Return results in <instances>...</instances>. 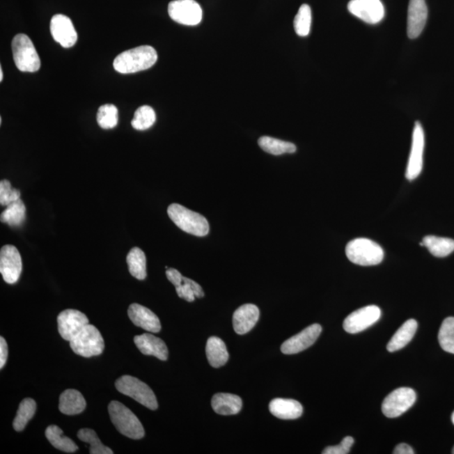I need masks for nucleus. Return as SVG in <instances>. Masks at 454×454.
I'll list each match as a JSON object with an SVG mask.
<instances>
[{"label": "nucleus", "instance_id": "79ce46f5", "mask_svg": "<svg viewBox=\"0 0 454 454\" xmlns=\"http://www.w3.org/2000/svg\"><path fill=\"white\" fill-rule=\"evenodd\" d=\"M395 454H413L415 453L414 450L411 447L410 445L407 444H400L398 446H396L394 449Z\"/></svg>", "mask_w": 454, "mask_h": 454}, {"label": "nucleus", "instance_id": "e433bc0d", "mask_svg": "<svg viewBox=\"0 0 454 454\" xmlns=\"http://www.w3.org/2000/svg\"><path fill=\"white\" fill-rule=\"evenodd\" d=\"M311 26V10L308 5H303L299 8L294 20L295 32L299 36L309 35Z\"/></svg>", "mask_w": 454, "mask_h": 454}, {"label": "nucleus", "instance_id": "f257e3e1", "mask_svg": "<svg viewBox=\"0 0 454 454\" xmlns=\"http://www.w3.org/2000/svg\"><path fill=\"white\" fill-rule=\"evenodd\" d=\"M157 61V54L152 47L141 46L117 56L113 66L120 74H134L148 70Z\"/></svg>", "mask_w": 454, "mask_h": 454}, {"label": "nucleus", "instance_id": "4be33fe9", "mask_svg": "<svg viewBox=\"0 0 454 454\" xmlns=\"http://www.w3.org/2000/svg\"><path fill=\"white\" fill-rule=\"evenodd\" d=\"M212 407L219 415H237L242 410V400L236 395L220 393L213 396Z\"/></svg>", "mask_w": 454, "mask_h": 454}, {"label": "nucleus", "instance_id": "dca6fc26", "mask_svg": "<svg viewBox=\"0 0 454 454\" xmlns=\"http://www.w3.org/2000/svg\"><path fill=\"white\" fill-rule=\"evenodd\" d=\"M52 38L64 48L74 47L78 40V34L72 20L64 15H55L50 25Z\"/></svg>", "mask_w": 454, "mask_h": 454}, {"label": "nucleus", "instance_id": "cd10ccee", "mask_svg": "<svg viewBox=\"0 0 454 454\" xmlns=\"http://www.w3.org/2000/svg\"><path fill=\"white\" fill-rule=\"evenodd\" d=\"M46 437L51 444L61 451L72 453L79 450L78 446L70 437L63 435V430L58 425H49L46 430Z\"/></svg>", "mask_w": 454, "mask_h": 454}, {"label": "nucleus", "instance_id": "a211bd4d", "mask_svg": "<svg viewBox=\"0 0 454 454\" xmlns=\"http://www.w3.org/2000/svg\"><path fill=\"white\" fill-rule=\"evenodd\" d=\"M128 316L134 325L143 328V329L157 334L161 331V323L157 315L151 310L139 304H132L129 306Z\"/></svg>", "mask_w": 454, "mask_h": 454}, {"label": "nucleus", "instance_id": "bb28decb", "mask_svg": "<svg viewBox=\"0 0 454 454\" xmlns=\"http://www.w3.org/2000/svg\"><path fill=\"white\" fill-rule=\"evenodd\" d=\"M423 246L437 258L447 257L454 252V240L451 238L427 236L423 238Z\"/></svg>", "mask_w": 454, "mask_h": 454}, {"label": "nucleus", "instance_id": "a878e982", "mask_svg": "<svg viewBox=\"0 0 454 454\" xmlns=\"http://www.w3.org/2000/svg\"><path fill=\"white\" fill-rule=\"evenodd\" d=\"M130 274L134 278L144 281L147 278V258L143 250L139 247H133L127 257Z\"/></svg>", "mask_w": 454, "mask_h": 454}, {"label": "nucleus", "instance_id": "58836bf2", "mask_svg": "<svg viewBox=\"0 0 454 454\" xmlns=\"http://www.w3.org/2000/svg\"><path fill=\"white\" fill-rule=\"evenodd\" d=\"M354 444L352 437H344L340 444L336 446H330L324 449L323 454H347L350 453L351 448Z\"/></svg>", "mask_w": 454, "mask_h": 454}, {"label": "nucleus", "instance_id": "7c9ffc66", "mask_svg": "<svg viewBox=\"0 0 454 454\" xmlns=\"http://www.w3.org/2000/svg\"><path fill=\"white\" fill-rule=\"evenodd\" d=\"M36 411V403L33 399L26 398L22 401L14 420L13 427L15 431L22 432L26 425L34 416Z\"/></svg>", "mask_w": 454, "mask_h": 454}, {"label": "nucleus", "instance_id": "1a4fd4ad", "mask_svg": "<svg viewBox=\"0 0 454 454\" xmlns=\"http://www.w3.org/2000/svg\"><path fill=\"white\" fill-rule=\"evenodd\" d=\"M169 15L174 22L185 26H196L202 19L201 7L194 0H174L170 2Z\"/></svg>", "mask_w": 454, "mask_h": 454}, {"label": "nucleus", "instance_id": "c03bdc74", "mask_svg": "<svg viewBox=\"0 0 454 454\" xmlns=\"http://www.w3.org/2000/svg\"><path fill=\"white\" fill-rule=\"evenodd\" d=\"M452 421H453V423L454 424V412L453 413V415H452Z\"/></svg>", "mask_w": 454, "mask_h": 454}, {"label": "nucleus", "instance_id": "a19ab883", "mask_svg": "<svg viewBox=\"0 0 454 454\" xmlns=\"http://www.w3.org/2000/svg\"><path fill=\"white\" fill-rule=\"evenodd\" d=\"M8 359V346L5 338H0V368L6 366Z\"/></svg>", "mask_w": 454, "mask_h": 454}, {"label": "nucleus", "instance_id": "7ed1b4c3", "mask_svg": "<svg viewBox=\"0 0 454 454\" xmlns=\"http://www.w3.org/2000/svg\"><path fill=\"white\" fill-rule=\"evenodd\" d=\"M168 214L174 224L185 233L196 237H205L210 232L209 222L206 218L183 205H170Z\"/></svg>", "mask_w": 454, "mask_h": 454}, {"label": "nucleus", "instance_id": "f704fd0d", "mask_svg": "<svg viewBox=\"0 0 454 454\" xmlns=\"http://www.w3.org/2000/svg\"><path fill=\"white\" fill-rule=\"evenodd\" d=\"M97 123L105 130L115 128L118 124V109L111 104L102 105L97 113Z\"/></svg>", "mask_w": 454, "mask_h": 454}, {"label": "nucleus", "instance_id": "c85d7f7f", "mask_svg": "<svg viewBox=\"0 0 454 454\" xmlns=\"http://www.w3.org/2000/svg\"><path fill=\"white\" fill-rule=\"evenodd\" d=\"M26 205L24 202L19 198L9 205L1 214L0 220L10 226H19L23 224L26 219Z\"/></svg>", "mask_w": 454, "mask_h": 454}, {"label": "nucleus", "instance_id": "f3484780", "mask_svg": "<svg viewBox=\"0 0 454 454\" xmlns=\"http://www.w3.org/2000/svg\"><path fill=\"white\" fill-rule=\"evenodd\" d=\"M428 10L425 0H410L408 7L407 35L416 39L423 32L427 23Z\"/></svg>", "mask_w": 454, "mask_h": 454}, {"label": "nucleus", "instance_id": "c9c22d12", "mask_svg": "<svg viewBox=\"0 0 454 454\" xmlns=\"http://www.w3.org/2000/svg\"><path fill=\"white\" fill-rule=\"evenodd\" d=\"M440 346L445 352L454 354V318L444 320L439 334Z\"/></svg>", "mask_w": 454, "mask_h": 454}, {"label": "nucleus", "instance_id": "c756f323", "mask_svg": "<svg viewBox=\"0 0 454 454\" xmlns=\"http://www.w3.org/2000/svg\"><path fill=\"white\" fill-rule=\"evenodd\" d=\"M258 145L263 151L275 156L282 155L285 153H294L297 151L295 144L269 136H263L259 139Z\"/></svg>", "mask_w": 454, "mask_h": 454}, {"label": "nucleus", "instance_id": "6e6552de", "mask_svg": "<svg viewBox=\"0 0 454 454\" xmlns=\"http://www.w3.org/2000/svg\"><path fill=\"white\" fill-rule=\"evenodd\" d=\"M416 400V392L412 389H396L383 401L382 412L389 418H396L407 412Z\"/></svg>", "mask_w": 454, "mask_h": 454}, {"label": "nucleus", "instance_id": "a18cd8bd", "mask_svg": "<svg viewBox=\"0 0 454 454\" xmlns=\"http://www.w3.org/2000/svg\"><path fill=\"white\" fill-rule=\"evenodd\" d=\"M452 453L454 454V447H453V452H452Z\"/></svg>", "mask_w": 454, "mask_h": 454}, {"label": "nucleus", "instance_id": "0eeeda50", "mask_svg": "<svg viewBox=\"0 0 454 454\" xmlns=\"http://www.w3.org/2000/svg\"><path fill=\"white\" fill-rule=\"evenodd\" d=\"M72 350L76 354L91 358L99 356L104 352V342L102 335L95 326L88 324L79 334L70 340Z\"/></svg>", "mask_w": 454, "mask_h": 454}, {"label": "nucleus", "instance_id": "4c0bfd02", "mask_svg": "<svg viewBox=\"0 0 454 454\" xmlns=\"http://www.w3.org/2000/svg\"><path fill=\"white\" fill-rule=\"evenodd\" d=\"M20 198V191L12 188L10 182L3 180L0 182V205L7 206Z\"/></svg>", "mask_w": 454, "mask_h": 454}, {"label": "nucleus", "instance_id": "39448f33", "mask_svg": "<svg viewBox=\"0 0 454 454\" xmlns=\"http://www.w3.org/2000/svg\"><path fill=\"white\" fill-rule=\"evenodd\" d=\"M11 47L15 66L19 71L35 72L40 70V60L30 38L25 34L16 35Z\"/></svg>", "mask_w": 454, "mask_h": 454}, {"label": "nucleus", "instance_id": "37998d69", "mask_svg": "<svg viewBox=\"0 0 454 454\" xmlns=\"http://www.w3.org/2000/svg\"><path fill=\"white\" fill-rule=\"evenodd\" d=\"M3 70L2 68H0V81H3Z\"/></svg>", "mask_w": 454, "mask_h": 454}, {"label": "nucleus", "instance_id": "f8f14e48", "mask_svg": "<svg viewBox=\"0 0 454 454\" xmlns=\"http://www.w3.org/2000/svg\"><path fill=\"white\" fill-rule=\"evenodd\" d=\"M22 272V259L15 246L6 245L0 250V273L3 281L14 285Z\"/></svg>", "mask_w": 454, "mask_h": 454}, {"label": "nucleus", "instance_id": "473e14b6", "mask_svg": "<svg viewBox=\"0 0 454 454\" xmlns=\"http://www.w3.org/2000/svg\"><path fill=\"white\" fill-rule=\"evenodd\" d=\"M155 121V111L148 105H143L137 109L134 114L132 125L134 129L139 130V131H145V130L152 127Z\"/></svg>", "mask_w": 454, "mask_h": 454}, {"label": "nucleus", "instance_id": "9d476101", "mask_svg": "<svg viewBox=\"0 0 454 454\" xmlns=\"http://www.w3.org/2000/svg\"><path fill=\"white\" fill-rule=\"evenodd\" d=\"M425 148V135L423 127L416 121L412 133V143L410 157H409L405 178L408 180H416L423 171V153Z\"/></svg>", "mask_w": 454, "mask_h": 454}, {"label": "nucleus", "instance_id": "ddd939ff", "mask_svg": "<svg viewBox=\"0 0 454 454\" xmlns=\"http://www.w3.org/2000/svg\"><path fill=\"white\" fill-rule=\"evenodd\" d=\"M88 324L87 316L79 311L65 310L58 316L59 334L68 342L74 339Z\"/></svg>", "mask_w": 454, "mask_h": 454}, {"label": "nucleus", "instance_id": "412c9836", "mask_svg": "<svg viewBox=\"0 0 454 454\" xmlns=\"http://www.w3.org/2000/svg\"><path fill=\"white\" fill-rule=\"evenodd\" d=\"M269 411L279 419L294 420L302 416L303 407L297 400L277 398L271 401Z\"/></svg>", "mask_w": 454, "mask_h": 454}, {"label": "nucleus", "instance_id": "2eb2a0df", "mask_svg": "<svg viewBox=\"0 0 454 454\" xmlns=\"http://www.w3.org/2000/svg\"><path fill=\"white\" fill-rule=\"evenodd\" d=\"M322 328L319 324H313L304 329L299 334L292 336L282 344L283 354L290 355L297 354L307 350L313 345L319 336L321 335Z\"/></svg>", "mask_w": 454, "mask_h": 454}, {"label": "nucleus", "instance_id": "6ab92c4d", "mask_svg": "<svg viewBox=\"0 0 454 454\" xmlns=\"http://www.w3.org/2000/svg\"><path fill=\"white\" fill-rule=\"evenodd\" d=\"M260 311L257 306L253 304H246L234 312L233 327L239 335H244L249 332L256 325Z\"/></svg>", "mask_w": 454, "mask_h": 454}, {"label": "nucleus", "instance_id": "72a5a7b5", "mask_svg": "<svg viewBox=\"0 0 454 454\" xmlns=\"http://www.w3.org/2000/svg\"><path fill=\"white\" fill-rule=\"evenodd\" d=\"M175 288L178 297L184 299L188 302H193L196 298L200 299L205 297L201 286L189 278L183 277V283Z\"/></svg>", "mask_w": 454, "mask_h": 454}, {"label": "nucleus", "instance_id": "20e7f679", "mask_svg": "<svg viewBox=\"0 0 454 454\" xmlns=\"http://www.w3.org/2000/svg\"><path fill=\"white\" fill-rule=\"evenodd\" d=\"M346 255L350 261L360 266L378 265L384 259V250L368 238H356L347 243Z\"/></svg>", "mask_w": 454, "mask_h": 454}, {"label": "nucleus", "instance_id": "2f4dec72", "mask_svg": "<svg viewBox=\"0 0 454 454\" xmlns=\"http://www.w3.org/2000/svg\"><path fill=\"white\" fill-rule=\"evenodd\" d=\"M79 439L84 443L91 446L89 453L91 454H113L112 450L104 446L97 436L94 430L89 428L80 429L78 432Z\"/></svg>", "mask_w": 454, "mask_h": 454}, {"label": "nucleus", "instance_id": "f03ea898", "mask_svg": "<svg viewBox=\"0 0 454 454\" xmlns=\"http://www.w3.org/2000/svg\"><path fill=\"white\" fill-rule=\"evenodd\" d=\"M109 414L118 432L129 439L139 440L145 436V431L136 416L119 401H111L109 405Z\"/></svg>", "mask_w": 454, "mask_h": 454}, {"label": "nucleus", "instance_id": "4468645a", "mask_svg": "<svg viewBox=\"0 0 454 454\" xmlns=\"http://www.w3.org/2000/svg\"><path fill=\"white\" fill-rule=\"evenodd\" d=\"M348 10L368 24H377L384 19V8L380 0H351Z\"/></svg>", "mask_w": 454, "mask_h": 454}, {"label": "nucleus", "instance_id": "393cba45", "mask_svg": "<svg viewBox=\"0 0 454 454\" xmlns=\"http://www.w3.org/2000/svg\"><path fill=\"white\" fill-rule=\"evenodd\" d=\"M205 352L209 363L213 368L225 366L229 359V354L227 352L226 344L217 336H212L208 339Z\"/></svg>", "mask_w": 454, "mask_h": 454}, {"label": "nucleus", "instance_id": "5701e85b", "mask_svg": "<svg viewBox=\"0 0 454 454\" xmlns=\"http://www.w3.org/2000/svg\"><path fill=\"white\" fill-rule=\"evenodd\" d=\"M86 408V400L78 391L67 390L60 396L59 410L65 415L74 416L82 413Z\"/></svg>", "mask_w": 454, "mask_h": 454}, {"label": "nucleus", "instance_id": "423d86ee", "mask_svg": "<svg viewBox=\"0 0 454 454\" xmlns=\"http://www.w3.org/2000/svg\"><path fill=\"white\" fill-rule=\"evenodd\" d=\"M116 388L123 395L131 397L150 410H157L158 404L152 389L135 377L130 375L120 377L116 380Z\"/></svg>", "mask_w": 454, "mask_h": 454}, {"label": "nucleus", "instance_id": "9b49d317", "mask_svg": "<svg viewBox=\"0 0 454 454\" xmlns=\"http://www.w3.org/2000/svg\"><path fill=\"white\" fill-rule=\"evenodd\" d=\"M381 310L376 306L360 308L344 320L343 328L348 334H356L366 330L379 321Z\"/></svg>", "mask_w": 454, "mask_h": 454}, {"label": "nucleus", "instance_id": "aec40b11", "mask_svg": "<svg viewBox=\"0 0 454 454\" xmlns=\"http://www.w3.org/2000/svg\"><path fill=\"white\" fill-rule=\"evenodd\" d=\"M134 343L141 354L147 356L156 357L158 359L166 361L168 359L169 350L167 345L159 338L149 334L136 336Z\"/></svg>", "mask_w": 454, "mask_h": 454}, {"label": "nucleus", "instance_id": "ea45409f", "mask_svg": "<svg viewBox=\"0 0 454 454\" xmlns=\"http://www.w3.org/2000/svg\"><path fill=\"white\" fill-rule=\"evenodd\" d=\"M166 275H167L169 281L175 287L180 286L183 283V275L175 269H172V267L169 269L168 267Z\"/></svg>", "mask_w": 454, "mask_h": 454}, {"label": "nucleus", "instance_id": "b1692460", "mask_svg": "<svg viewBox=\"0 0 454 454\" xmlns=\"http://www.w3.org/2000/svg\"><path fill=\"white\" fill-rule=\"evenodd\" d=\"M417 327H418V324L414 319H410L405 322L392 336L388 343L387 350L393 352L402 350L414 338Z\"/></svg>", "mask_w": 454, "mask_h": 454}]
</instances>
